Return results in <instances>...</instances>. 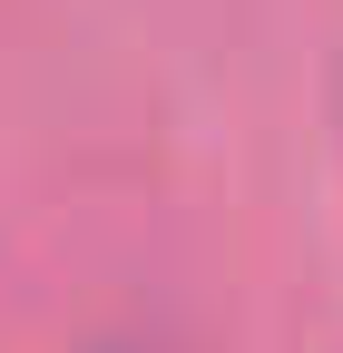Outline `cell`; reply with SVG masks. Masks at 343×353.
Returning <instances> with one entry per match:
<instances>
[{
    "mask_svg": "<svg viewBox=\"0 0 343 353\" xmlns=\"http://www.w3.org/2000/svg\"><path fill=\"white\" fill-rule=\"evenodd\" d=\"M89 353H167V343H138V334H108V343H89Z\"/></svg>",
    "mask_w": 343,
    "mask_h": 353,
    "instance_id": "6da1fadb",
    "label": "cell"
}]
</instances>
